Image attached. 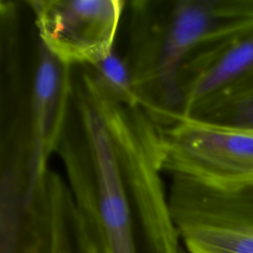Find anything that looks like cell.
<instances>
[{"label":"cell","instance_id":"30bf717a","mask_svg":"<svg viewBox=\"0 0 253 253\" xmlns=\"http://www.w3.org/2000/svg\"><path fill=\"white\" fill-rule=\"evenodd\" d=\"M84 66L100 88L112 99L122 104L141 107L131 73L124 56L113 50L97 62Z\"/></svg>","mask_w":253,"mask_h":253},{"label":"cell","instance_id":"ba28073f","mask_svg":"<svg viewBox=\"0 0 253 253\" xmlns=\"http://www.w3.org/2000/svg\"><path fill=\"white\" fill-rule=\"evenodd\" d=\"M15 232V253H80L74 233V202L62 177L48 169L17 202L2 203Z\"/></svg>","mask_w":253,"mask_h":253},{"label":"cell","instance_id":"277c9868","mask_svg":"<svg viewBox=\"0 0 253 253\" xmlns=\"http://www.w3.org/2000/svg\"><path fill=\"white\" fill-rule=\"evenodd\" d=\"M72 66L64 64L36 32L24 83L13 98L14 124L25 138L31 190L48 171L63 126L71 89Z\"/></svg>","mask_w":253,"mask_h":253},{"label":"cell","instance_id":"9c48e42d","mask_svg":"<svg viewBox=\"0 0 253 253\" xmlns=\"http://www.w3.org/2000/svg\"><path fill=\"white\" fill-rule=\"evenodd\" d=\"M187 118L234 131L253 132V87L211 99Z\"/></svg>","mask_w":253,"mask_h":253},{"label":"cell","instance_id":"8fae6325","mask_svg":"<svg viewBox=\"0 0 253 253\" xmlns=\"http://www.w3.org/2000/svg\"><path fill=\"white\" fill-rule=\"evenodd\" d=\"M182 253H185V252H184V251H183V252H182Z\"/></svg>","mask_w":253,"mask_h":253},{"label":"cell","instance_id":"52a82bcc","mask_svg":"<svg viewBox=\"0 0 253 253\" xmlns=\"http://www.w3.org/2000/svg\"><path fill=\"white\" fill-rule=\"evenodd\" d=\"M179 84L183 117L211 99L253 87V23L194 48L182 66Z\"/></svg>","mask_w":253,"mask_h":253},{"label":"cell","instance_id":"7a4b0ae2","mask_svg":"<svg viewBox=\"0 0 253 253\" xmlns=\"http://www.w3.org/2000/svg\"><path fill=\"white\" fill-rule=\"evenodd\" d=\"M124 58L159 128L183 117L179 77L199 44L253 23V0H132Z\"/></svg>","mask_w":253,"mask_h":253},{"label":"cell","instance_id":"3957f363","mask_svg":"<svg viewBox=\"0 0 253 253\" xmlns=\"http://www.w3.org/2000/svg\"><path fill=\"white\" fill-rule=\"evenodd\" d=\"M168 200L188 253H253V176L209 184L173 174Z\"/></svg>","mask_w":253,"mask_h":253},{"label":"cell","instance_id":"7c38bea8","mask_svg":"<svg viewBox=\"0 0 253 253\" xmlns=\"http://www.w3.org/2000/svg\"><path fill=\"white\" fill-rule=\"evenodd\" d=\"M250 133H253V132H250Z\"/></svg>","mask_w":253,"mask_h":253},{"label":"cell","instance_id":"5b68a950","mask_svg":"<svg viewBox=\"0 0 253 253\" xmlns=\"http://www.w3.org/2000/svg\"><path fill=\"white\" fill-rule=\"evenodd\" d=\"M39 38L69 66L89 65L114 50L124 0H27Z\"/></svg>","mask_w":253,"mask_h":253},{"label":"cell","instance_id":"6da1fadb","mask_svg":"<svg viewBox=\"0 0 253 253\" xmlns=\"http://www.w3.org/2000/svg\"><path fill=\"white\" fill-rule=\"evenodd\" d=\"M55 153L74 202L80 253H181L161 173L160 128L139 106L119 103L88 71L72 72Z\"/></svg>","mask_w":253,"mask_h":253},{"label":"cell","instance_id":"8992f818","mask_svg":"<svg viewBox=\"0 0 253 253\" xmlns=\"http://www.w3.org/2000/svg\"><path fill=\"white\" fill-rule=\"evenodd\" d=\"M163 171L209 184L253 176V133L182 117L160 128Z\"/></svg>","mask_w":253,"mask_h":253}]
</instances>
